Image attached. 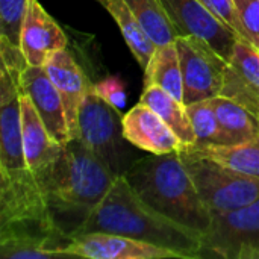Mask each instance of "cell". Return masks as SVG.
Wrapping results in <instances>:
<instances>
[{
    "mask_svg": "<svg viewBox=\"0 0 259 259\" xmlns=\"http://www.w3.org/2000/svg\"><path fill=\"white\" fill-rule=\"evenodd\" d=\"M20 80L0 71V229L35 226L65 237L58 228L47 196L32 175L23 144Z\"/></svg>",
    "mask_w": 259,
    "mask_h": 259,
    "instance_id": "cell-1",
    "label": "cell"
},
{
    "mask_svg": "<svg viewBox=\"0 0 259 259\" xmlns=\"http://www.w3.org/2000/svg\"><path fill=\"white\" fill-rule=\"evenodd\" d=\"M106 232L152 243L176 252L181 258H202V234L165 217L134 190L124 175H118L87 220L70 235Z\"/></svg>",
    "mask_w": 259,
    "mask_h": 259,
    "instance_id": "cell-2",
    "label": "cell"
},
{
    "mask_svg": "<svg viewBox=\"0 0 259 259\" xmlns=\"http://www.w3.org/2000/svg\"><path fill=\"white\" fill-rule=\"evenodd\" d=\"M117 176L80 138H73L62 147L47 187V203L68 241L103 200Z\"/></svg>",
    "mask_w": 259,
    "mask_h": 259,
    "instance_id": "cell-3",
    "label": "cell"
},
{
    "mask_svg": "<svg viewBox=\"0 0 259 259\" xmlns=\"http://www.w3.org/2000/svg\"><path fill=\"white\" fill-rule=\"evenodd\" d=\"M140 197L165 217L202 234L209 229L212 212L202 200L179 152L153 155L132 162L124 173Z\"/></svg>",
    "mask_w": 259,
    "mask_h": 259,
    "instance_id": "cell-4",
    "label": "cell"
},
{
    "mask_svg": "<svg viewBox=\"0 0 259 259\" xmlns=\"http://www.w3.org/2000/svg\"><path fill=\"white\" fill-rule=\"evenodd\" d=\"M179 153L202 200L212 214L234 211L259 199V178L235 171L194 150L182 149Z\"/></svg>",
    "mask_w": 259,
    "mask_h": 259,
    "instance_id": "cell-5",
    "label": "cell"
},
{
    "mask_svg": "<svg viewBox=\"0 0 259 259\" xmlns=\"http://www.w3.org/2000/svg\"><path fill=\"white\" fill-rule=\"evenodd\" d=\"M79 138L115 175H124L131 164L126 162L123 118L120 111L103 100L90 87L79 108Z\"/></svg>",
    "mask_w": 259,
    "mask_h": 259,
    "instance_id": "cell-6",
    "label": "cell"
},
{
    "mask_svg": "<svg viewBox=\"0 0 259 259\" xmlns=\"http://www.w3.org/2000/svg\"><path fill=\"white\" fill-rule=\"evenodd\" d=\"M226 259H259V199L234 211L212 214L202 253Z\"/></svg>",
    "mask_w": 259,
    "mask_h": 259,
    "instance_id": "cell-7",
    "label": "cell"
},
{
    "mask_svg": "<svg viewBox=\"0 0 259 259\" xmlns=\"http://www.w3.org/2000/svg\"><path fill=\"white\" fill-rule=\"evenodd\" d=\"M175 42L181 58L185 106L220 96L228 61L196 36L182 35Z\"/></svg>",
    "mask_w": 259,
    "mask_h": 259,
    "instance_id": "cell-8",
    "label": "cell"
},
{
    "mask_svg": "<svg viewBox=\"0 0 259 259\" xmlns=\"http://www.w3.org/2000/svg\"><path fill=\"white\" fill-rule=\"evenodd\" d=\"M178 35H191L208 42L228 62L241 38L199 0H161Z\"/></svg>",
    "mask_w": 259,
    "mask_h": 259,
    "instance_id": "cell-9",
    "label": "cell"
},
{
    "mask_svg": "<svg viewBox=\"0 0 259 259\" xmlns=\"http://www.w3.org/2000/svg\"><path fill=\"white\" fill-rule=\"evenodd\" d=\"M64 256L88 259H182L176 252L117 234L88 232L70 238Z\"/></svg>",
    "mask_w": 259,
    "mask_h": 259,
    "instance_id": "cell-10",
    "label": "cell"
},
{
    "mask_svg": "<svg viewBox=\"0 0 259 259\" xmlns=\"http://www.w3.org/2000/svg\"><path fill=\"white\" fill-rule=\"evenodd\" d=\"M21 106V131L27 165L36 182L47 196V187L53 170L61 158L62 144H59L47 131L38 111L30 99L20 91Z\"/></svg>",
    "mask_w": 259,
    "mask_h": 259,
    "instance_id": "cell-11",
    "label": "cell"
},
{
    "mask_svg": "<svg viewBox=\"0 0 259 259\" xmlns=\"http://www.w3.org/2000/svg\"><path fill=\"white\" fill-rule=\"evenodd\" d=\"M18 83L20 91L33 103L49 134L59 144L65 146L71 140V135L68 131L64 102L46 68L42 65H27L20 74Z\"/></svg>",
    "mask_w": 259,
    "mask_h": 259,
    "instance_id": "cell-12",
    "label": "cell"
},
{
    "mask_svg": "<svg viewBox=\"0 0 259 259\" xmlns=\"http://www.w3.org/2000/svg\"><path fill=\"white\" fill-rule=\"evenodd\" d=\"M67 36L38 0H27L20 29V49L29 65H44L47 58L65 49Z\"/></svg>",
    "mask_w": 259,
    "mask_h": 259,
    "instance_id": "cell-13",
    "label": "cell"
},
{
    "mask_svg": "<svg viewBox=\"0 0 259 259\" xmlns=\"http://www.w3.org/2000/svg\"><path fill=\"white\" fill-rule=\"evenodd\" d=\"M220 96L238 102L259 118V50L243 38L226 65Z\"/></svg>",
    "mask_w": 259,
    "mask_h": 259,
    "instance_id": "cell-14",
    "label": "cell"
},
{
    "mask_svg": "<svg viewBox=\"0 0 259 259\" xmlns=\"http://www.w3.org/2000/svg\"><path fill=\"white\" fill-rule=\"evenodd\" d=\"M123 134L127 143L153 155L182 150V141L171 127L141 102L123 115Z\"/></svg>",
    "mask_w": 259,
    "mask_h": 259,
    "instance_id": "cell-15",
    "label": "cell"
},
{
    "mask_svg": "<svg viewBox=\"0 0 259 259\" xmlns=\"http://www.w3.org/2000/svg\"><path fill=\"white\" fill-rule=\"evenodd\" d=\"M42 67L62 97L71 140L79 138V108L91 85L76 59L65 49L52 53Z\"/></svg>",
    "mask_w": 259,
    "mask_h": 259,
    "instance_id": "cell-16",
    "label": "cell"
},
{
    "mask_svg": "<svg viewBox=\"0 0 259 259\" xmlns=\"http://www.w3.org/2000/svg\"><path fill=\"white\" fill-rule=\"evenodd\" d=\"M68 243L64 237L35 226L0 229V256L3 259H49L64 256Z\"/></svg>",
    "mask_w": 259,
    "mask_h": 259,
    "instance_id": "cell-17",
    "label": "cell"
},
{
    "mask_svg": "<svg viewBox=\"0 0 259 259\" xmlns=\"http://www.w3.org/2000/svg\"><path fill=\"white\" fill-rule=\"evenodd\" d=\"M140 102L153 109L171 127L182 141V149L196 146V134L185 103L175 99L159 87H144Z\"/></svg>",
    "mask_w": 259,
    "mask_h": 259,
    "instance_id": "cell-18",
    "label": "cell"
},
{
    "mask_svg": "<svg viewBox=\"0 0 259 259\" xmlns=\"http://www.w3.org/2000/svg\"><path fill=\"white\" fill-rule=\"evenodd\" d=\"M144 87H159L184 103V77L176 42L156 46L144 70Z\"/></svg>",
    "mask_w": 259,
    "mask_h": 259,
    "instance_id": "cell-19",
    "label": "cell"
},
{
    "mask_svg": "<svg viewBox=\"0 0 259 259\" xmlns=\"http://www.w3.org/2000/svg\"><path fill=\"white\" fill-rule=\"evenodd\" d=\"M99 2L115 20L135 59L138 61L141 68L146 70L156 50V44L153 42L150 35L146 32L140 20L135 17L126 0H99Z\"/></svg>",
    "mask_w": 259,
    "mask_h": 259,
    "instance_id": "cell-20",
    "label": "cell"
},
{
    "mask_svg": "<svg viewBox=\"0 0 259 259\" xmlns=\"http://www.w3.org/2000/svg\"><path fill=\"white\" fill-rule=\"evenodd\" d=\"M226 146H235L255 138L259 134V118L238 102L217 96L211 99Z\"/></svg>",
    "mask_w": 259,
    "mask_h": 259,
    "instance_id": "cell-21",
    "label": "cell"
},
{
    "mask_svg": "<svg viewBox=\"0 0 259 259\" xmlns=\"http://www.w3.org/2000/svg\"><path fill=\"white\" fill-rule=\"evenodd\" d=\"M188 150H194L243 175L259 178V134L255 138L235 146H209Z\"/></svg>",
    "mask_w": 259,
    "mask_h": 259,
    "instance_id": "cell-22",
    "label": "cell"
},
{
    "mask_svg": "<svg viewBox=\"0 0 259 259\" xmlns=\"http://www.w3.org/2000/svg\"><path fill=\"white\" fill-rule=\"evenodd\" d=\"M126 3L156 46L176 41L179 35L161 0H126Z\"/></svg>",
    "mask_w": 259,
    "mask_h": 259,
    "instance_id": "cell-23",
    "label": "cell"
},
{
    "mask_svg": "<svg viewBox=\"0 0 259 259\" xmlns=\"http://www.w3.org/2000/svg\"><path fill=\"white\" fill-rule=\"evenodd\" d=\"M187 112L190 115L194 134H196V146L185 149H203L209 146H226L217 114L211 103V99L200 100L187 106Z\"/></svg>",
    "mask_w": 259,
    "mask_h": 259,
    "instance_id": "cell-24",
    "label": "cell"
},
{
    "mask_svg": "<svg viewBox=\"0 0 259 259\" xmlns=\"http://www.w3.org/2000/svg\"><path fill=\"white\" fill-rule=\"evenodd\" d=\"M27 0H0V29L2 36L20 46L21 20Z\"/></svg>",
    "mask_w": 259,
    "mask_h": 259,
    "instance_id": "cell-25",
    "label": "cell"
},
{
    "mask_svg": "<svg viewBox=\"0 0 259 259\" xmlns=\"http://www.w3.org/2000/svg\"><path fill=\"white\" fill-rule=\"evenodd\" d=\"M247 41L259 50V0H234Z\"/></svg>",
    "mask_w": 259,
    "mask_h": 259,
    "instance_id": "cell-26",
    "label": "cell"
},
{
    "mask_svg": "<svg viewBox=\"0 0 259 259\" xmlns=\"http://www.w3.org/2000/svg\"><path fill=\"white\" fill-rule=\"evenodd\" d=\"M91 88L94 90L96 94H99L103 100L111 103L118 111L124 109V106H126V90H124L123 82L118 77L109 76V77L103 79L102 82L91 85Z\"/></svg>",
    "mask_w": 259,
    "mask_h": 259,
    "instance_id": "cell-27",
    "label": "cell"
},
{
    "mask_svg": "<svg viewBox=\"0 0 259 259\" xmlns=\"http://www.w3.org/2000/svg\"><path fill=\"white\" fill-rule=\"evenodd\" d=\"M200 3H203L215 17H219L222 21H225L229 27H232L243 39L247 41L246 33L243 30V26L240 23L234 0H199Z\"/></svg>",
    "mask_w": 259,
    "mask_h": 259,
    "instance_id": "cell-28",
    "label": "cell"
}]
</instances>
